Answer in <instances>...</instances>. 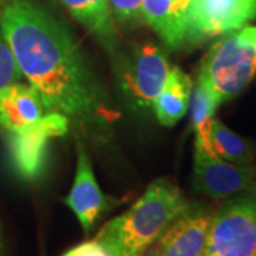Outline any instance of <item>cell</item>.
Here are the masks:
<instances>
[{"label": "cell", "instance_id": "ac0fdd59", "mask_svg": "<svg viewBox=\"0 0 256 256\" xmlns=\"http://www.w3.org/2000/svg\"><path fill=\"white\" fill-rule=\"evenodd\" d=\"M22 77L23 74L18 68L13 52L0 32V92L10 84L20 82Z\"/></svg>", "mask_w": 256, "mask_h": 256}, {"label": "cell", "instance_id": "7a4b0ae2", "mask_svg": "<svg viewBox=\"0 0 256 256\" xmlns=\"http://www.w3.org/2000/svg\"><path fill=\"white\" fill-rule=\"evenodd\" d=\"M188 205L170 180H156L131 208L108 220L94 240L110 256H142Z\"/></svg>", "mask_w": 256, "mask_h": 256}, {"label": "cell", "instance_id": "8992f818", "mask_svg": "<svg viewBox=\"0 0 256 256\" xmlns=\"http://www.w3.org/2000/svg\"><path fill=\"white\" fill-rule=\"evenodd\" d=\"M68 124L70 120L64 114L47 111L36 124L9 132L12 164L22 178L26 181H34L43 174L48 141L64 136L68 131Z\"/></svg>", "mask_w": 256, "mask_h": 256}, {"label": "cell", "instance_id": "277c9868", "mask_svg": "<svg viewBox=\"0 0 256 256\" xmlns=\"http://www.w3.org/2000/svg\"><path fill=\"white\" fill-rule=\"evenodd\" d=\"M204 256H256V190L230 196L212 214Z\"/></svg>", "mask_w": 256, "mask_h": 256}, {"label": "cell", "instance_id": "2e32d148", "mask_svg": "<svg viewBox=\"0 0 256 256\" xmlns=\"http://www.w3.org/2000/svg\"><path fill=\"white\" fill-rule=\"evenodd\" d=\"M144 18L171 50H178L185 44V34L172 16L171 0H144Z\"/></svg>", "mask_w": 256, "mask_h": 256}, {"label": "cell", "instance_id": "e0dca14e", "mask_svg": "<svg viewBox=\"0 0 256 256\" xmlns=\"http://www.w3.org/2000/svg\"><path fill=\"white\" fill-rule=\"evenodd\" d=\"M112 18L126 28H136L146 23L144 0H110Z\"/></svg>", "mask_w": 256, "mask_h": 256}, {"label": "cell", "instance_id": "52a82bcc", "mask_svg": "<svg viewBox=\"0 0 256 256\" xmlns=\"http://www.w3.org/2000/svg\"><path fill=\"white\" fill-rule=\"evenodd\" d=\"M256 18V0H191L185 44L242 28Z\"/></svg>", "mask_w": 256, "mask_h": 256}, {"label": "cell", "instance_id": "4fadbf2b", "mask_svg": "<svg viewBox=\"0 0 256 256\" xmlns=\"http://www.w3.org/2000/svg\"><path fill=\"white\" fill-rule=\"evenodd\" d=\"M192 80L180 67H172L162 92L154 101V111L158 121L172 127L186 114L191 104Z\"/></svg>", "mask_w": 256, "mask_h": 256}, {"label": "cell", "instance_id": "5b68a950", "mask_svg": "<svg viewBox=\"0 0 256 256\" xmlns=\"http://www.w3.org/2000/svg\"><path fill=\"white\" fill-rule=\"evenodd\" d=\"M112 64L121 90L140 110L154 106L172 68L164 50L150 42L120 53Z\"/></svg>", "mask_w": 256, "mask_h": 256}, {"label": "cell", "instance_id": "5bb4252c", "mask_svg": "<svg viewBox=\"0 0 256 256\" xmlns=\"http://www.w3.org/2000/svg\"><path fill=\"white\" fill-rule=\"evenodd\" d=\"M222 104L206 82L198 76L191 96V121L195 131V146L215 152L210 146V130L215 111Z\"/></svg>", "mask_w": 256, "mask_h": 256}, {"label": "cell", "instance_id": "d6986e66", "mask_svg": "<svg viewBox=\"0 0 256 256\" xmlns=\"http://www.w3.org/2000/svg\"><path fill=\"white\" fill-rule=\"evenodd\" d=\"M60 256H110L107 250L101 246L97 240H86L78 245H76L72 249L66 250Z\"/></svg>", "mask_w": 256, "mask_h": 256}, {"label": "cell", "instance_id": "7c38bea8", "mask_svg": "<svg viewBox=\"0 0 256 256\" xmlns=\"http://www.w3.org/2000/svg\"><path fill=\"white\" fill-rule=\"evenodd\" d=\"M70 12L82 28H86L116 62L118 52V40L111 13L110 0H58Z\"/></svg>", "mask_w": 256, "mask_h": 256}, {"label": "cell", "instance_id": "ba28073f", "mask_svg": "<svg viewBox=\"0 0 256 256\" xmlns=\"http://www.w3.org/2000/svg\"><path fill=\"white\" fill-rule=\"evenodd\" d=\"M194 188L214 200H228L256 190V166L234 164L195 146Z\"/></svg>", "mask_w": 256, "mask_h": 256}, {"label": "cell", "instance_id": "3957f363", "mask_svg": "<svg viewBox=\"0 0 256 256\" xmlns=\"http://www.w3.org/2000/svg\"><path fill=\"white\" fill-rule=\"evenodd\" d=\"M255 74V47L242 30H235L210 47L202 60L198 76L224 102L238 96Z\"/></svg>", "mask_w": 256, "mask_h": 256}, {"label": "cell", "instance_id": "8fae6325", "mask_svg": "<svg viewBox=\"0 0 256 256\" xmlns=\"http://www.w3.org/2000/svg\"><path fill=\"white\" fill-rule=\"evenodd\" d=\"M47 112L33 86L14 82L0 92V128L9 132L36 124Z\"/></svg>", "mask_w": 256, "mask_h": 256}, {"label": "cell", "instance_id": "30bf717a", "mask_svg": "<svg viewBox=\"0 0 256 256\" xmlns=\"http://www.w3.org/2000/svg\"><path fill=\"white\" fill-rule=\"evenodd\" d=\"M63 202L73 210L84 232H90L96 222L107 210L118 205L117 200L101 191L94 176L92 161L82 146H78L77 152V168L73 186Z\"/></svg>", "mask_w": 256, "mask_h": 256}, {"label": "cell", "instance_id": "6da1fadb", "mask_svg": "<svg viewBox=\"0 0 256 256\" xmlns=\"http://www.w3.org/2000/svg\"><path fill=\"white\" fill-rule=\"evenodd\" d=\"M0 32L22 74L47 111L87 124L98 117L102 94L70 30L32 0H4Z\"/></svg>", "mask_w": 256, "mask_h": 256}, {"label": "cell", "instance_id": "ffe728a7", "mask_svg": "<svg viewBox=\"0 0 256 256\" xmlns=\"http://www.w3.org/2000/svg\"><path fill=\"white\" fill-rule=\"evenodd\" d=\"M242 30V33L245 34V36L250 40V43L254 44V47H255L256 50V28L255 26H248V28H240Z\"/></svg>", "mask_w": 256, "mask_h": 256}, {"label": "cell", "instance_id": "9a60e30c", "mask_svg": "<svg viewBox=\"0 0 256 256\" xmlns=\"http://www.w3.org/2000/svg\"><path fill=\"white\" fill-rule=\"evenodd\" d=\"M210 146L222 160L239 165H250L255 161V148L252 144L232 132L220 120H214L210 130Z\"/></svg>", "mask_w": 256, "mask_h": 256}, {"label": "cell", "instance_id": "9c48e42d", "mask_svg": "<svg viewBox=\"0 0 256 256\" xmlns=\"http://www.w3.org/2000/svg\"><path fill=\"white\" fill-rule=\"evenodd\" d=\"M212 214L190 204L142 256H204Z\"/></svg>", "mask_w": 256, "mask_h": 256}]
</instances>
